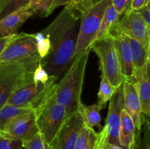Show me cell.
<instances>
[{"label":"cell","instance_id":"cell-24","mask_svg":"<svg viewBox=\"0 0 150 149\" xmlns=\"http://www.w3.org/2000/svg\"><path fill=\"white\" fill-rule=\"evenodd\" d=\"M117 89H116L115 87H114L111 85V83H110V81L107 78L106 76L102 73L100 90L98 94V105H100L103 108H105L107 102L112 97V96L115 93Z\"/></svg>","mask_w":150,"mask_h":149},{"label":"cell","instance_id":"cell-9","mask_svg":"<svg viewBox=\"0 0 150 149\" xmlns=\"http://www.w3.org/2000/svg\"><path fill=\"white\" fill-rule=\"evenodd\" d=\"M124 108L123 105L122 85L116 90L109 100L108 115L105 126L98 133V140L95 149H103L107 145H120L119 140L121 112ZM121 146V145H120Z\"/></svg>","mask_w":150,"mask_h":149},{"label":"cell","instance_id":"cell-30","mask_svg":"<svg viewBox=\"0 0 150 149\" xmlns=\"http://www.w3.org/2000/svg\"><path fill=\"white\" fill-rule=\"evenodd\" d=\"M93 3V0H73L69 4L76 10L83 13L86 9L91 7Z\"/></svg>","mask_w":150,"mask_h":149},{"label":"cell","instance_id":"cell-33","mask_svg":"<svg viewBox=\"0 0 150 149\" xmlns=\"http://www.w3.org/2000/svg\"><path fill=\"white\" fill-rule=\"evenodd\" d=\"M17 36V34L11 35V36L5 37H1L0 38V54L3 51V50L5 48V47L11 42L14 38Z\"/></svg>","mask_w":150,"mask_h":149},{"label":"cell","instance_id":"cell-16","mask_svg":"<svg viewBox=\"0 0 150 149\" xmlns=\"http://www.w3.org/2000/svg\"><path fill=\"white\" fill-rule=\"evenodd\" d=\"M125 36L127 38L130 45L136 82L142 78L146 73H150L149 50L145 48L136 39L126 35Z\"/></svg>","mask_w":150,"mask_h":149},{"label":"cell","instance_id":"cell-17","mask_svg":"<svg viewBox=\"0 0 150 149\" xmlns=\"http://www.w3.org/2000/svg\"><path fill=\"white\" fill-rule=\"evenodd\" d=\"M136 127L129 114L122 109L121 112L119 140L120 145L125 149H131L134 143Z\"/></svg>","mask_w":150,"mask_h":149},{"label":"cell","instance_id":"cell-11","mask_svg":"<svg viewBox=\"0 0 150 149\" xmlns=\"http://www.w3.org/2000/svg\"><path fill=\"white\" fill-rule=\"evenodd\" d=\"M83 126L84 122L79 109L66 118L49 145L54 149H74L78 136Z\"/></svg>","mask_w":150,"mask_h":149},{"label":"cell","instance_id":"cell-6","mask_svg":"<svg viewBox=\"0 0 150 149\" xmlns=\"http://www.w3.org/2000/svg\"><path fill=\"white\" fill-rule=\"evenodd\" d=\"M110 4L111 0H99L82 13L74 58L88 50L91 51V45L100 26L104 13Z\"/></svg>","mask_w":150,"mask_h":149},{"label":"cell","instance_id":"cell-10","mask_svg":"<svg viewBox=\"0 0 150 149\" xmlns=\"http://www.w3.org/2000/svg\"><path fill=\"white\" fill-rule=\"evenodd\" d=\"M122 17L115 23L111 32H116L133 38L139 41L145 48L149 50V29L142 15L134 10L122 15Z\"/></svg>","mask_w":150,"mask_h":149},{"label":"cell","instance_id":"cell-1","mask_svg":"<svg viewBox=\"0 0 150 149\" xmlns=\"http://www.w3.org/2000/svg\"><path fill=\"white\" fill-rule=\"evenodd\" d=\"M82 13L70 4L41 33L48 39V53L40 64L48 76L58 80L74 58Z\"/></svg>","mask_w":150,"mask_h":149},{"label":"cell","instance_id":"cell-34","mask_svg":"<svg viewBox=\"0 0 150 149\" xmlns=\"http://www.w3.org/2000/svg\"><path fill=\"white\" fill-rule=\"evenodd\" d=\"M149 0H133V3H132L131 10H136L139 9L140 7H143L144 5L149 2Z\"/></svg>","mask_w":150,"mask_h":149},{"label":"cell","instance_id":"cell-7","mask_svg":"<svg viewBox=\"0 0 150 149\" xmlns=\"http://www.w3.org/2000/svg\"><path fill=\"white\" fill-rule=\"evenodd\" d=\"M90 49L93 50L99 58L101 72L106 76L114 87H120L125 79L120 71L112 36L109 34L103 39L95 41L92 44Z\"/></svg>","mask_w":150,"mask_h":149},{"label":"cell","instance_id":"cell-31","mask_svg":"<svg viewBox=\"0 0 150 149\" xmlns=\"http://www.w3.org/2000/svg\"><path fill=\"white\" fill-rule=\"evenodd\" d=\"M149 1L146 3L145 5H144L143 7H140L138 10H134V11H136L137 13H139L143 17V18L144 19V20L146 21V23H147L148 25L150 26V14H149Z\"/></svg>","mask_w":150,"mask_h":149},{"label":"cell","instance_id":"cell-12","mask_svg":"<svg viewBox=\"0 0 150 149\" xmlns=\"http://www.w3.org/2000/svg\"><path fill=\"white\" fill-rule=\"evenodd\" d=\"M0 132L18 139L23 141V143L31 140L36 133L38 132L35 121V110L12 120L4 126L3 130Z\"/></svg>","mask_w":150,"mask_h":149},{"label":"cell","instance_id":"cell-8","mask_svg":"<svg viewBox=\"0 0 150 149\" xmlns=\"http://www.w3.org/2000/svg\"><path fill=\"white\" fill-rule=\"evenodd\" d=\"M35 34H18L0 54V63L40 62Z\"/></svg>","mask_w":150,"mask_h":149},{"label":"cell","instance_id":"cell-23","mask_svg":"<svg viewBox=\"0 0 150 149\" xmlns=\"http://www.w3.org/2000/svg\"><path fill=\"white\" fill-rule=\"evenodd\" d=\"M131 149H150V124L149 117L144 115L142 126L136 129V137Z\"/></svg>","mask_w":150,"mask_h":149},{"label":"cell","instance_id":"cell-19","mask_svg":"<svg viewBox=\"0 0 150 149\" xmlns=\"http://www.w3.org/2000/svg\"><path fill=\"white\" fill-rule=\"evenodd\" d=\"M150 73H146L142 78L134 82L139 93L142 112L146 116H150Z\"/></svg>","mask_w":150,"mask_h":149},{"label":"cell","instance_id":"cell-18","mask_svg":"<svg viewBox=\"0 0 150 149\" xmlns=\"http://www.w3.org/2000/svg\"><path fill=\"white\" fill-rule=\"evenodd\" d=\"M120 17H121V15H119V13H117L115 8L111 4H110L107 7L106 10L104 13L100 26L99 29L97 32L93 42H95V41L103 39V38L108 36L115 23L120 19Z\"/></svg>","mask_w":150,"mask_h":149},{"label":"cell","instance_id":"cell-4","mask_svg":"<svg viewBox=\"0 0 150 149\" xmlns=\"http://www.w3.org/2000/svg\"><path fill=\"white\" fill-rule=\"evenodd\" d=\"M34 110L38 131L43 141L50 144L67 117L65 108L55 99L53 89Z\"/></svg>","mask_w":150,"mask_h":149},{"label":"cell","instance_id":"cell-25","mask_svg":"<svg viewBox=\"0 0 150 149\" xmlns=\"http://www.w3.org/2000/svg\"><path fill=\"white\" fill-rule=\"evenodd\" d=\"M53 1L54 0H30L28 7L33 10L36 15L47 17Z\"/></svg>","mask_w":150,"mask_h":149},{"label":"cell","instance_id":"cell-5","mask_svg":"<svg viewBox=\"0 0 150 149\" xmlns=\"http://www.w3.org/2000/svg\"><path fill=\"white\" fill-rule=\"evenodd\" d=\"M40 62L0 63V108L14 91L34 80V73Z\"/></svg>","mask_w":150,"mask_h":149},{"label":"cell","instance_id":"cell-29","mask_svg":"<svg viewBox=\"0 0 150 149\" xmlns=\"http://www.w3.org/2000/svg\"><path fill=\"white\" fill-rule=\"evenodd\" d=\"M23 148L25 149H45L44 141L39 131L36 133L32 140L23 143Z\"/></svg>","mask_w":150,"mask_h":149},{"label":"cell","instance_id":"cell-37","mask_svg":"<svg viewBox=\"0 0 150 149\" xmlns=\"http://www.w3.org/2000/svg\"><path fill=\"white\" fill-rule=\"evenodd\" d=\"M44 148H45V149H54L48 143H45V142H44Z\"/></svg>","mask_w":150,"mask_h":149},{"label":"cell","instance_id":"cell-14","mask_svg":"<svg viewBox=\"0 0 150 149\" xmlns=\"http://www.w3.org/2000/svg\"><path fill=\"white\" fill-rule=\"evenodd\" d=\"M123 109L129 114L134 122L136 129H139L143 121L140 99L134 82L125 80L122 84Z\"/></svg>","mask_w":150,"mask_h":149},{"label":"cell","instance_id":"cell-32","mask_svg":"<svg viewBox=\"0 0 150 149\" xmlns=\"http://www.w3.org/2000/svg\"><path fill=\"white\" fill-rule=\"evenodd\" d=\"M73 0H54L52 4H51V7L49 9V11H48V15H51L57 7H60V6L62 5H66V4L70 3Z\"/></svg>","mask_w":150,"mask_h":149},{"label":"cell","instance_id":"cell-15","mask_svg":"<svg viewBox=\"0 0 150 149\" xmlns=\"http://www.w3.org/2000/svg\"><path fill=\"white\" fill-rule=\"evenodd\" d=\"M34 15L33 10L26 5L1 18L0 19V38L18 34L22 25Z\"/></svg>","mask_w":150,"mask_h":149},{"label":"cell","instance_id":"cell-21","mask_svg":"<svg viewBox=\"0 0 150 149\" xmlns=\"http://www.w3.org/2000/svg\"><path fill=\"white\" fill-rule=\"evenodd\" d=\"M102 109V107L98 103L89 106H86L83 104V105L81 107L80 110L85 125L91 128L97 127L101 129L103 128L100 124V110Z\"/></svg>","mask_w":150,"mask_h":149},{"label":"cell","instance_id":"cell-2","mask_svg":"<svg viewBox=\"0 0 150 149\" xmlns=\"http://www.w3.org/2000/svg\"><path fill=\"white\" fill-rule=\"evenodd\" d=\"M90 50L76 56L65 74L54 88L55 99L64 107L67 116L83 105L81 93Z\"/></svg>","mask_w":150,"mask_h":149},{"label":"cell","instance_id":"cell-3","mask_svg":"<svg viewBox=\"0 0 150 149\" xmlns=\"http://www.w3.org/2000/svg\"><path fill=\"white\" fill-rule=\"evenodd\" d=\"M57 79L48 75L40 64L34 73V80L13 92L7 103L18 107H30L35 109L57 83Z\"/></svg>","mask_w":150,"mask_h":149},{"label":"cell","instance_id":"cell-36","mask_svg":"<svg viewBox=\"0 0 150 149\" xmlns=\"http://www.w3.org/2000/svg\"><path fill=\"white\" fill-rule=\"evenodd\" d=\"M103 149H125V148L120 145H116L108 144V145H107L105 146Z\"/></svg>","mask_w":150,"mask_h":149},{"label":"cell","instance_id":"cell-13","mask_svg":"<svg viewBox=\"0 0 150 149\" xmlns=\"http://www.w3.org/2000/svg\"><path fill=\"white\" fill-rule=\"evenodd\" d=\"M110 34L114 39V47L118 58L122 75L125 80L135 82V72L132 60L131 52L128 41L124 34L119 32H111Z\"/></svg>","mask_w":150,"mask_h":149},{"label":"cell","instance_id":"cell-26","mask_svg":"<svg viewBox=\"0 0 150 149\" xmlns=\"http://www.w3.org/2000/svg\"><path fill=\"white\" fill-rule=\"evenodd\" d=\"M23 148V141L0 132V149H22Z\"/></svg>","mask_w":150,"mask_h":149},{"label":"cell","instance_id":"cell-20","mask_svg":"<svg viewBox=\"0 0 150 149\" xmlns=\"http://www.w3.org/2000/svg\"><path fill=\"white\" fill-rule=\"evenodd\" d=\"M33 110V108L30 107H18L6 103L0 108V131L12 120Z\"/></svg>","mask_w":150,"mask_h":149},{"label":"cell","instance_id":"cell-27","mask_svg":"<svg viewBox=\"0 0 150 149\" xmlns=\"http://www.w3.org/2000/svg\"><path fill=\"white\" fill-rule=\"evenodd\" d=\"M29 1L30 0H10V2L7 4V5L6 6L5 8L1 13V15H0V19L21 7L28 5Z\"/></svg>","mask_w":150,"mask_h":149},{"label":"cell","instance_id":"cell-38","mask_svg":"<svg viewBox=\"0 0 150 149\" xmlns=\"http://www.w3.org/2000/svg\"><path fill=\"white\" fill-rule=\"evenodd\" d=\"M97 149H101V148H97Z\"/></svg>","mask_w":150,"mask_h":149},{"label":"cell","instance_id":"cell-28","mask_svg":"<svg viewBox=\"0 0 150 149\" xmlns=\"http://www.w3.org/2000/svg\"><path fill=\"white\" fill-rule=\"evenodd\" d=\"M133 0H111V5L115 8L120 15H122L131 10Z\"/></svg>","mask_w":150,"mask_h":149},{"label":"cell","instance_id":"cell-22","mask_svg":"<svg viewBox=\"0 0 150 149\" xmlns=\"http://www.w3.org/2000/svg\"><path fill=\"white\" fill-rule=\"evenodd\" d=\"M97 140L98 133L94 128L84 124L78 136L74 149H95Z\"/></svg>","mask_w":150,"mask_h":149},{"label":"cell","instance_id":"cell-35","mask_svg":"<svg viewBox=\"0 0 150 149\" xmlns=\"http://www.w3.org/2000/svg\"><path fill=\"white\" fill-rule=\"evenodd\" d=\"M10 1V0H0V15H1L4 9L5 8V7Z\"/></svg>","mask_w":150,"mask_h":149}]
</instances>
